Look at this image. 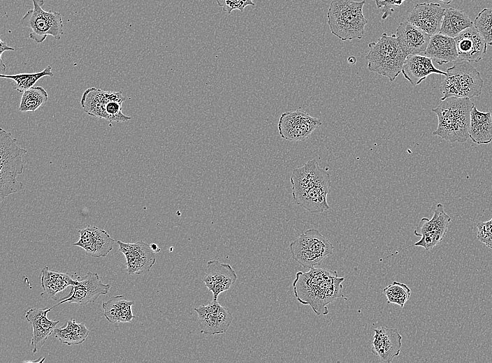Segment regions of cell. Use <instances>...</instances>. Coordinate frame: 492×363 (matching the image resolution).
Here are the masks:
<instances>
[{"label": "cell", "instance_id": "cell-1", "mask_svg": "<svg viewBox=\"0 0 492 363\" xmlns=\"http://www.w3.org/2000/svg\"><path fill=\"white\" fill-rule=\"evenodd\" d=\"M344 279L336 271L312 267L308 272L296 273L294 292L300 303L310 305L317 316L326 315L328 304L339 297L347 299L342 293Z\"/></svg>", "mask_w": 492, "mask_h": 363}, {"label": "cell", "instance_id": "cell-2", "mask_svg": "<svg viewBox=\"0 0 492 363\" xmlns=\"http://www.w3.org/2000/svg\"><path fill=\"white\" fill-rule=\"evenodd\" d=\"M290 181L296 204L311 213H321L329 209L327 195L331 189V177L319 167L316 159L308 161L303 166L294 169Z\"/></svg>", "mask_w": 492, "mask_h": 363}, {"label": "cell", "instance_id": "cell-3", "mask_svg": "<svg viewBox=\"0 0 492 363\" xmlns=\"http://www.w3.org/2000/svg\"><path fill=\"white\" fill-rule=\"evenodd\" d=\"M475 104L468 98L449 97L433 109L437 127L433 135L451 142H464L469 138L470 112Z\"/></svg>", "mask_w": 492, "mask_h": 363}, {"label": "cell", "instance_id": "cell-4", "mask_svg": "<svg viewBox=\"0 0 492 363\" xmlns=\"http://www.w3.org/2000/svg\"><path fill=\"white\" fill-rule=\"evenodd\" d=\"M365 0H332L327 12L328 25L341 40L361 39L368 20L363 13Z\"/></svg>", "mask_w": 492, "mask_h": 363}, {"label": "cell", "instance_id": "cell-5", "mask_svg": "<svg viewBox=\"0 0 492 363\" xmlns=\"http://www.w3.org/2000/svg\"><path fill=\"white\" fill-rule=\"evenodd\" d=\"M10 132L0 128V198L3 200L10 194L19 192L23 184L17 179L24 171L22 156L27 149L16 143Z\"/></svg>", "mask_w": 492, "mask_h": 363}, {"label": "cell", "instance_id": "cell-6", "mask_svg": "<svg viewBox=\"0 0 492 363\" xmlns=\"http://www.w3.org/2000/svg\"><path fill=\"white\" fill-rule=\"evenodd\" d=\"M369 52L366 56L368 69L384 76L393 82L402 72L406 54L402 50L395 34H382L377 42L368 44Z\"/></svg>", "mask_w": 492, "mask_h": 363}, {"label": "cell", "instance_id": "cell-7", "mask_svg": "<svg viewBox=\"0 0 492 363\" xmlns=\"http://www.w3.org/2000/svg\"><path fill=\"white\" fill-rule=\"evenodd\" d=\"M442 80L440 101L449 97L472 98L482 91L484 80L480 73L466 61H461L448 68Z\"/></svg>", "mask_w": 492, "mask_h": 363}, {"label": "cell", "instance_id": "cell-8", "mask_svg": "<svg viewBox=\"0 0 492 363\" xmlns=\"http://www.w3.org/2000/svg\"><path fill=\"white\" fill-rule=\"evenodd\" d=\"M292 258L303 267L320 265L333 253L334 246L317 229H308L289 245Z\"/></svg>", "mask_w": 492, "mask_h": 363}, {"label": "cell", "instance_id": "cell-9", "mask_svg": "<svg viewBox=\"0 0 492 363\" xmlns=\"http://www.w3.org/2000/svg\"><path fill=\"white\" fill-rule=\"evenodd\" d=\"M34 8L28 10L20 20L24 27L31 30L29 36L36 43H43L48 35L59 40L64 34L63 22L59 12L43 9L44 0H32Z\"/></svg>", "mask_w": 492, "mask_h": 363}, {"label": "cell", "instance_id": "cell-10", "mask_svg": "<svg viewBox=\"0 0 492 363\" xmlns=\"http://www.w3.org/2000/svg\"><path fill=\"white\" fill-rule=\"evenodd\" d=\"M322 124L320 119L302 110L283 112L278 121L280 137L290 141H303Z\"/></svg>", "mask_w": 492, "mask_h": 363}, {"label": "cell", "instance_id": "cell-11", "mask_svg": "<svg viewBox=\"0 0 492 363\" xmlns=\"http://www.w3.org/2000/svg\"><path fill=\"white\" fill-rule=\"evenodd\" d=\"M110 289V285L103 283L97 273L88 272L82 276H77L70 293L60 299L54 307L64 303L86 305L95 302L100 295H107Z\"/></svg>", "mask_w": 492, "mask_h": 363}, {"label": "cell", "instance_id": "cell-12", "mask_svg": "<svg viewBox=\"0 0 492 363\" xmlns=\"http://www.w3.org/2000/svg\"><path fill=\"white\" fill-rule=\"evenodd\" d=\"M199 319L200 332L207 335L224 334L229 327L233 316L229 309L212 301L207 305L194 308Z\"/></svg>", "mask_w": 492, "mask_h": 363}, {"label": "cell", "instance_id": "cell-13", "mask_svg": "<svg viewBox=\"0 0 492 363\" xmlns=\"http://www.w3.org/2000/svg\"><path fill=\"white\" fill-rule=\"evenodd\" d=\"M117 242L119 251L125 256L129 274H142L150 271L156 262V252L150 245L143 241L125 243L117 240Z\"/></svg>", "mask_w": 492, "mask_h": 363}, {"label": "cell", "instance_id": "cell-14", "mask_svg": "<svg viewBox=\"0 0 492 363\" xmlns=\"http://www.w3.org/2000/svg\"><path fill=\"white\" fill-rule=\"evenodd\" d=\"M236 280L237 274L229 264L217 260L207 262V272L203 281L212 293V301H217L219 294L228 290Z\"/></svg>", "mask_w": 492, "mask_h": 363}, {"label": "cell", "instance_id": "cell-15", "mask_svg": "<svg viewBox=\"0 0 492 363\" xmlns=\"http://www.w3.org/2000/svg\"><path fill=\"white\" fill-rule=\"evenodd\" d=\"M444 10L437 3H419L407 15V21L433 36L440 31Z\"/></svg>", "mask_w": 492, "mask_h": 363}, {"label": "cell", "instance_id": "cell-16", "mask_svg": "<svg viewBox=\"0 0 492 363\" xmlns=\"http://www.w3.org/2000/svg\"><path fill=\"white\" fill-rule=\"evenodd\" d=\"M79 240L73 244L83 249L92 257H105L113 249L115 239L107 231L96 226L88 225L78 230Z\"/></svg>", "mask_w": 492, "mask_h": 363}, {"label": "cell", "instance_id": "cell-17", "mask_svg": "<svg viewBox=\"0 0 492 363\" xmlns=\"http://www.w3.org/2000/svg\"><path fill=\"white\" fill-rule=\"evenodd\" d=\"M372 342V352L384 363H390L400 355L402 336L397 329L386 327L375 328Z\"/></svg>", "mask_w": 492, "mask_h": 363}, {"label": "cell", "instance_id": "cell-18", "mask_svg": "<svg viewBox=\"0 0 492 363\" xmlns=\"http://www.w3.org/2000/svg\"><path fill=\"white\" fill-rule=\"evenodd\" d=\"M454 38L460 61L478 62L486 52L487 44L474 26L465 29Z\"/></svg>", "mask_w": 492, "mask_h": 363}, {"label": "cell", "instance_id": "cell-19", "mask_svg": "<svg viewBox=\"0 0 492 363\" xmlns=\"http://www.w3.org/2000/svg\"><path fill=\"white\" fill-rule=\"evenodd\" d=\"M53 307L47 309L31 308L25 314L26 320L32 326L31 346L34 353H37L42 348L59 322V320H50L47 316L48 313Z\"/></svg>", "mask_w": 492, "mask_h": 363}, {"label": "cell", "instance_id": "cell-20", "mask_svg": "<svg viewBox=\"0 0 492 363\" xmlns=\"http://www.w3.org/2000/svg\"><path fill=\"white\" fill-rule=\"evenodd\" d=\"M395 34L407 56L424 52L431 36L407 21L398 26Z\"/></svg>", "mask_w": 492, "mask_h": 363}, {"label": "cell", "instance_id": "cell-21", "mask_svg": "<svg viewBox=\"0 0 492 363\" xmlns=\"http://www.w3.org/2000/svg\"><path fill=\"white\" fill-rule=\"evenodd\" d=\"M126 97L120 91H106L95 87L87 89L82 94L80 104L89 116L106 119V104L109 100L124 101Z\"/></svg>", "mask_w": 492, "mask_h": 363}, {"label": "cell", "instance_id": "cell-22", "mask_svg": "<svg viewBox=\"0 0 492 363\" xmlns=\"http://www.w3.org/2000/svg\"><path fill=\"white\" fill-rule=\"evenodd\" d=\"M401 73L412 86L419 85L431 74H447L446 72L436 68L430 57L419 54L407 57Z\"/></svg>", "mask_w": 492, "mask_h": 363}, {"label": "cell", "instance_id": "cell-23", "mask_svg": "<svg viewBox=\"0 0 492 363\" xmlns=\"http://www.w3.org/2000/svg\"><path fill=\"white\" fill-rule=\"evenodd\" d=\"M424 55L430 57L439 65L458 59L454 38L440 33L430 36L424 51Z\"/></svg>", "mask_w": 492, "mask_h": 363}, {"label": "cell", "instance_id": "cell-24", "mask_svg": "<svg viewBox=\"0 0 492 363\" xmlns=\"http://www.w3.org/2000/svg\"><path fill=\"white\" fill-rule=\"evenodd\" d=\"M469 138L477 145H487L492 142V113L481 112L473 107L470 112Z\"/></svg>", "mask_w": 492, "mask_h": 363}, {"label": "cell", "instance_id": "cell-25", "mask_svg": "<svg viewBox=\"0 0 492 363\" xmlns=\"http://www.w3.org/2000/svg\"><path fill=\"white\" fill-rule=\"evenodd\" d=\"M75 280L67 273H60L50 270L48 267L43 268L41 275V284L43 289L41 297L57 299L56 295L69 286H73Z\"/></svg>", "mask_w": 492, "mask_h": 363}, {"label": "cell", "instance_id": "cell-26", "mask_svg": "<svg viewBox=\"0 0 492 363\" xmlns=\"http://www.w3.org/2000/svg\"><path fill=\"white\" fill-rule=\"evenodd\" d=\"M134 303V301L128 300L124 295L115 296L103 302V316L111 323H129L136 318L131 309Z\"/></svg>", "mask_w": 492, "mask_h": 363}, {"label": "cell", "instance_id": "cell-27", "mask_svg": "<svg viewBox=\"0 0 492 363\" xmlns=\"http://www.w3.org/2000/svg\"><path fill=\"white\" fill-rule=\"evenodd\" d=\"M474 26L473 22L463 11L454 8H445L440 34L455 38L465 29Z\"/></svg>", "mask_w": 492, "mask_h": 363}, {"label": "cell", "instance_id": "cell-28", "mask_svg": "<svg viewBox=\"0 0 492 363\" xmlns=\"http://www.w3.org/2000/svg\"><path fill=\"white\" fill-rule=\"evenodd\" d=\"M451 218L444 212L443 205L438 203L434 210L433 215L430 219L423 217L418 226L414 230L416 236L421 237L423 235L432 231H440L446 232Z\"/></svg>", "mask_w": 492, "mask_h": 363}, {"label": "cell", "instance_id": "cell-29", "mask_svg": "<svg viewBox=\"0 0 492 363\" xmlns=\"http://www.w3.org/2000/svg\"><path fill=\"white\" fill-rule=\"evenodd\" d=\"M53 333L60 342L71 346L84 342L89 330L84 323H77L75 319H71L64 328H55Z\"/></svg>", "mask_w": 492, "mask_h": 363}, {"label": "cell", "instance_id": "cell-30", "mask_svg": "<svg viewBox=\"0 0 492 363\" xmlns=\"http://www.w3.org/2000/svg\"><path fill=\"white\" fill-rule=\"evenodd\" d=\"M45 76H54L51 66L48 65L43 71L37 73L0 75L1 77L13 80L15 82L13 88L22 93L33 87L38 80Z\"/></svg>", "mask_w": 492, "mask_h": 363}, {"label": "cell", "instance_id": "cell-31", "mask_svg": "<svg viewBox=\"0 0 492 363\" xmlns=\"http://www.w3.org/2000/svg\"><path fill=\"white\" fill-rule=\"evenodd\" d=\"M48 99L47 91L42 87H33L22 92L19 110L22 112H35Z\"/></svg>", "mask_w": 492, "mask_h": 363}, {"label": "cell", "instance_id": "cell-32", "mask_svg": "<svg viewBox=\"0 0 492 363\" xmlns=\"http://www.w3.org/2000/svg\"><path fill=\"white\" fill-rule=\"evenodd\" d=\"M383 292L387 298V303H393L403 307L411 295L410 288L402 283L394 281L386 286Z\"/></svg>", "mask_w": 492, "mask_h": 363}, {"label": "cell", "instance_id": "cell-33", "mask_svg": "<svg viewBox=\"0 0 492 363\" xmlns=\"http://www.w3.org/2000/svg\"><path fill=\"white\" fill-rule=\"evenodd\" d=\"M473 24L486 44L492 45V8L482 10Z\"/></svg>", "mask_w": 492, "mask_h": 363}, {"label": "cell", "instance_id": "cell-34", "mask_svg": "<svg viewBox=\"0 0 492 363\" xmlns=\"http://www.w3.org/2000/svg\"><path fill=\"white\" fill-rule=\"evenodd\" d=\"M445 235L446 232L440 231L428 232L423 235L421 239L415 242L413 246H421L424 248L426 251H429L439 244L443 239Z\"/></svg>", "mask_w": 492, "mask_h": 363}, {"label": "cell", "instance_id": "cell-35", "mask_svg": "<svg viewBox=\"0 0 492 363\" xmlns=\"http://www.w3.org/2000/svg\"><path fill=\"white\" fill-rule=\"evenodd\" d=\"M217 5L222 8L226 14H230L233 10L243 12L247 6H255L254 0H215Z\"/></svg>", "mask_w": 492, "mask_h": 363}, {"label": "cell", "instance_id": "cell-36", "mask_svg": "<svg viewBox=\"0 0 492 363\" xmlns=\"http://www.w3.org/2000/svg\"><path fill=\"white\" fill-rule=\"evenodd\" d=\"M477 228L479 241L492 249V218L488 221L478 223Z\"/></svg>", "mask_w": 492, "mask_h": 363}, {"label": "cell", "instance_id": "cell-37", "mask_svg": "<svg viewBox=\"0 0 492 363\" xmlns=\"http://www.w3.org/2000/svg\"><path fill=\"white\" fill-rule=\"evenodd\" d=\"M406 0H375V3L377 8L383 13L382 19L385 20L391 16L395 9L400 6Z\"/></svg>", "mask_w": 492, "mask_h": 363}, {"label": "cell", "instance_id": "cell-38", "mask_svg": "<svg viewBox=\"0 0 492 363\" xmlns=\"http://www.w3.org/2000/svg\"><path fill=\"white\" fill-rule=\"evenodd\" d=\"M0 44H1V50H0V67L2 73H4L6 70V64L3 63V59H2V54L3 52L8 51V50H12L14 51L15 48L12 47H9L8 44L6 42H3L2 40H0Z\"/></svg>", "mask_w": 492, "mask_h": 363}, {"label": "cell", "instance_id": "cell-39", "mask_svg": "<svg viewBox=\"0 0 492 363\" xmlns=\"http://www.w3.org/2000/svg\"><path fill=\"white\" fill-rule=\"evenodd\" d=\"M347 61L349 64H354L356 61V59L354 57L351 56L347 59Z\"/></svg>", "mask_w": 492, "mask_h": 363}, {"label": "cell", "instance_id": "cell-40", "mask_svg": "<svg viewBox=\"0 0 492 363\" xmlns=\"http://www.w3.org/2000/svg\"><path fill=\"white\" fill-rule=\"evenodd\" d=\"M150 246L152 249V250L154 251L155 252H159L160 251V249L158 248V246L156 244H151Z\"/></svg>", "mask_w": 492, "mask_h": 363}, {"label": "cell", "instance_id": "cell-41", "mask_svg": "<svg viewBox=\"0 0 492 363\" xmlns=\"http://www.w3.org/2000/svg\"><path fill=\"white\" fill-rule=\"evenodd\" d=\"M440 1L445 4H449L453 1V0H440Z\"/></svg>", "mask_w": 492, "mask_h": 363}]
</instances>
